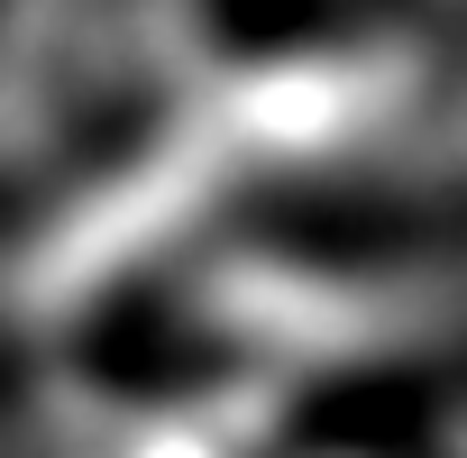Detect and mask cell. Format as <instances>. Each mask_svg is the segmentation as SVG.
I'll return each instance as SVG.
<instances>
[{
  "instance_id": "6da1fadb",
  "label": "cell",
  "mask_w": 467,
  "mask_h": 458,
  "mask_svg": "<svg viewBox=\"0 0 467 458\" xmlns=\"http://www.w3.org/2000/svg\"><path fill=\"white\" fill-rule=\"evenodd\" d=\"M248 239L285 257H467V193H285L248 220Z\"/></svg>"
}]
</instances>
